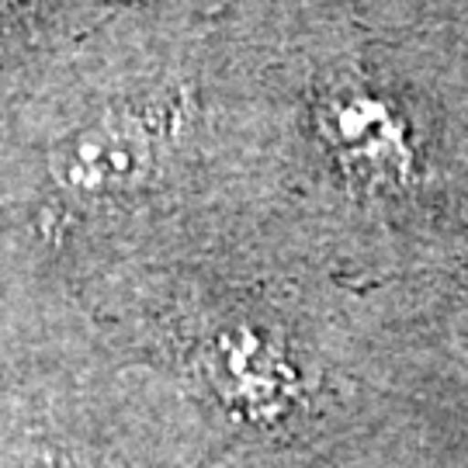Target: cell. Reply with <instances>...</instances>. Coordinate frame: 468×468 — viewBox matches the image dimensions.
Segmentation results:
<instances>
[{
    "label": "cell",
    "instance_id": "obj_2",
    "mask_svg": "<svg viewBox=\"0 0 468 468\" xmlns=\"http://www.w3.org/2000/svg\"><path fill=\"white\" fill-rule=\"evenodd\" d=\"M218 375L226 378L236 399L250 402L257 410H268L288 396V385L295 382L292 368L284 365L278 351L253 334L222 336L216 347Z\"/></svg>",
    "mask_w": 468,
    "mask_h": 468
},
{
    "label": "cell",
    "instance_id": "obj_1",
    "mask_svg": "<svg viewBox=\"0 0 468 468\" xmlns=\"http://www.w3.org/2000/svg\"><path fill=\"white\" fill-rule=\"evenodd\" d=\"M316 125L347 177L396 187L413 174V143L399 108L368 87H336L316 108Z\"/></svg>",
    "mask_w": 468,
    "mask_h": 468
},
{
    "label": "cell",
    "instance_id": "obj_3",
    "mask_svg": "<svg viewBox=\"0 0 468 468\" xmlns=\"http://www.w3.org/2000/svg\"><path fill=\"white\" fill-rule=\"evenodd\" d=\"M146 160L143 139L122 125H98L77 139L67 156V181L80 191H104L129 181Z\"/></svg>",
    "mask_w": 468,
    "mask_h": 468
}]
</instances>
